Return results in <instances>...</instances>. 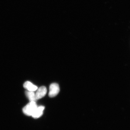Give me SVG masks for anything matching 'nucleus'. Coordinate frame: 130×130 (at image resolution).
I'll use <instances>...</instances> for the list:
<instances>
[{"label":"nucleus","mask_w":130,"mask_h":130,"mask_svg":"<svg viewBox=\"0 0 130 130\" xmlns=\"http://www.w3.org/2000/svg\"><path fill=\"white\" fill-rule=\"evenodd\" d=\"M37 107L36 102L30 101L24 107L23 109V112L27 116H32V114Z\"/></svg>","instance_id":"f257e3e1"},{"label":"nucleus","mask_w":130,"mask_h":130,"mask_svg":"<svg viewBox=\"0 0 130 130\" xmlns=\"http://www.w3.org/2000/svg\"><path fill=\"white\" fill-rule=\"evenodd\" d=\"M59 91V86L58 84L56 83L51 84L50 86L49 96L51 98L55 97L58 94Z\"/></svg>","instance_id":"f03ea898"},{"label":"nucleus","mask_w":130,"mask_h":130,"mask_svg":"<svg viewBox=\"0 0 130 130\" xmlns=\"http://www.w3.org/2000/svg\"><path fill=\"white\" fill-rule=\"evenodd\" d=\"M47 92V89L45 86H41L38 89L36 93H35L36 100H40L44 97L46 94Z\"/></svg>","instance_id":"7ed1b4c3"},{"label":"nucleus","mask_w":130,"mask_h":130,"mask_svg":"<svg viewBox=\"0 0 130 130\" xmlns=\"http://www.w3.org/2000/svg\"><path fill=\"white\" fill-rule=\"evenodd\" d=\"M25 94L30 101L36 102L37 100L36 98V94L34 91H25Z\"/></svg>","instance_id":"423d86ee"},{"label":"nucleus","mask_w":130,"mask_h":130,"mask_svg":"<svg viewBox=\"0 0 130 130\" xmlns=\"http://www.w3.org/2000/svg\"><path fill=\"white\" fill-rule=\"evenodd\" d=\"M24 87L29 91H34L37 90V86L34 85L30 81H26L24 84Z\"/></svg>","instance_id":"39448f33"},{"label":"nucleus","mask_w":130,"mask_h":130,"mask_svg":"<svg viewBox=\"0 0 130 130\" xmlns=\"http://www.w3.org/2000/svg\"><path fill=\"white\" fill-rule=\"evenodd\" d=\"M44 109V107L43 106H38L31 116L35 119L39 118L43 114Z\"/></svg>","instance_id":"20e7f679"}]
</instances>
